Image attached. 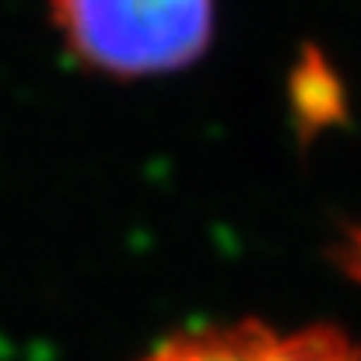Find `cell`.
Instances as JSON below:
<instances>
[{"label":"cell","mask_w":361,"mask_h":361,"mask_svg":"<svg viewBox=\"0 0 361 361\" xmlns=\"http://www.w3.org/2000/svg\"><path fill=\"white\" fill-rule=\"evenodd\" d=\"M214 0H49L74 60L116 81L165 78L197 63L214 39Z\"/></svg>","instance_id":"1"},{"label":"cell","mask_w":361,"mask_h":361,"mask_svg":"<svg viewBox=\"0 0 361 361\" xmlns=\"http://www.w3.org/2000/svg\"><path fill=\"white\" fill-rule=\"evenodd\" d=\"M140 361H361V348L337 326L281 330L259 319H239L172 334Z\"/></svg>","instance_id":"2"},{"label":"cell","mask_w":361,"mask_h":361,"mask_svg":"<svg viewBox=\"0 0 361 361\" xmlns=\"http://www.w3.org/2000/svg\"><path fill=\"white\" fill-rule=\"evenodd\" d=\"M337 263L348 277L361 281V228H351L344 232L341 242H337Z\"/></svg>","instance_id":"3"}]
</instances>
